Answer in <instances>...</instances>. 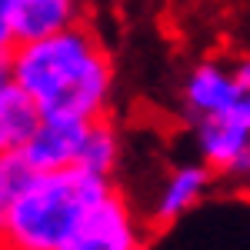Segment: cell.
Returning <instances> with one entry per match:
<instances>
[{"mask_svg":"<svg viewBox=\"0 0 250 250\" xmlns=\"http://www.w3.org/2000/svg\"><path fill=\"white\" fill-rule=\"evenodd\" d=\"M14 77L17 87L40 104L43 117L97 120L107 117L114 97V60L83 23L54 37L17 43Z\"/></svg>","mask_w":250,"mask_h":250,"instance_id":"6da1fadb","label":"cell"},{"mask_svg":"<svg viewBox=\"0 0 250 250\" xmlns=\"http://www.w3.org/2000/svg\"><path fill=\"white\" fill-rule=\"evenodd\" d=\"M110 190L114 184L107 177L83 167L34 173L0 227V250H70L87 217Z\"/></svg>","mask_w":250,"mask_h":250,"instance_id":"7a4b0ae2","label":"cell"},{"mask_svg":"<svg viewBox=\"0 0 250 250\" xmlns=\"http://www.w3.org/2000/svg\"><path fill=\"white\" fill-rule=\"evenodd\" d=\"M197 154L213 173L250 180V127L237 114L210 117L193 124Z\"/></svg>","mask_w":250,"mask_h":250,"instance_id":"3957f363","label":"cell"},{"mask_svg":"<svg viewBox=\"0 0 250 250\" xmlns=\"http://www.w3.org/2000/svg\"><path fill=\"white\" fill-rule=\"evenodd\" d=\"M244 100V87L233 77V67L224 63H197L184 80V110L190 120H210V117L237 114Z\"/></svg>","mask_w":250,"mask_h":250,"instance_id":"277c9868","label":"cell"},{"mask_svg":"<svg viewBox=\"0 0 250 250\" xmlns=\"http://www.w3.org/2000/svg\"><path fill=\"white\" fill-rule=\"evenodd\" d=\"M70 250H144V237L127 197L120 190L107 193L87 217L77 244Z\"/></svg>","mask_w":250,"mask_h":250,"instance_id":"5b68a950","label":"cell"},{"mask_svg":"<svg viewBox=\"0 0 250 250\" xmlns=\"http://www.w3.org/2000/svg\"><path fill=\"white\" fill-rule=\"evenodd\" d=\"M90 130V120H70V117H43L37 134L23 147V157L37 173L77 167L83 140Z\"/></svg>","mask_w":250,"mask_h":250,"instance_id":"8992f818","label":"cell"},{"mask_svg":"<svg viewBox=\"0 0 250 250\" xmlns=\"http://www.w3.org/2000/svg\"><path fill=\"white\" fill-rule=\"evenodd\" d=\"M210 167L200 160V164H180V167H173L167 177H164V184H160V190H157V200H154V217L157 224H173L177 217H184V213L197 207L200 204V197L207 193L210 187Z\"/></svg>","mask_w":250,"mask_h":250,"instance_id":"52a82bcc","label":"cell"},{"mask_svg":"<svg viewBox=\"0 0 250 250\" xmlns=\"http://www.w3.org/2000/svg\"><path fill=\"white\" fill-rule=\"evenodd\" d=\"M40 120L43 110L23 87L14 83L7 94H0V154H23Z\"/></svg>","mask_w":250,"mask_h":250,"instance_id":"ba28073f","label":"cell"},{"mask_svg":"<svg viewBox=\"0 0 250 250\" xmlns=\"http://www.w3.org/2000/svg\"><path fill=\"white\" fill-rule=\"evenodd\" d=\"M77 23V0H17V40L54 37Z\"/></svg>","mask_w":250,"mask_h":250,"instance_id":"9c48e42d","label":"cell"},{"mask_svg":"<svg viewBox=\"0 0 250 250\" xmlns=\"http://www.w3.org/2000/svg\"><path fill=\"white\" fill-rule=\"evenodd\" d=\"M117 164H120V134H117V127L107 117H97V120H90V130H87L77 167L110 180Z\"/></svg>","mask_w":250,"mask_h":250,"instance_id":"30bf717a","label":"cell"},{"mask_svg":"<svg viewBox=\"0 0 250 250\" xmlns=\"http://www.w3.org/2000/svg\"><path fill=\"white\" fill-rule=\"evenodd\" d=\"M34 167L23 154H0V227L7 224V217L20 200V193L30 187L34 180Z\"/></svg>","mask_w":250,"mask_h":250,"instance_id":"8fae6325","label":"cell"},{"mask_svg":"<svg viewBox=\"0 0 250 250\" xmlns=\"http://www.w3.org/2000/svg\"><path fill=\"white\" fill-rule=\"evenodd\" d=\"M17 0H0V50H17Z\"/></svg>","mask_w":250,"mask_h":250,"instance_id":"7c38bea8","label":"cell"},{"mask_svg":"<svg viewBox=\"0 0 250 250\" xmlns=\"http://www.w3.org/2000/svg\"><path fill=\"white\" fill-rule=\"evenodd\" d=\"M17 83L14 77V50H0V94H7Z\"/></svg>","mask_w":250,"mask_h":250,"instance_id":"4fadbf2b","label":"cell"},{"mask_svg":"<svg viewBox=\"0 0 250 250\" xmlns=\"http://www.w3.org/2000/svg\"><path fill=\"white\" fill-rule=\"evenodd\" d=\"M233 77L240 80V87H244V94H247L250 90V57H244V60L233 63Z\"/></svg>","mask_w":250,"mask_h":250,"instance_id":"5bb4252c","label":"cell"},{"mask_svg":"<svg viewBox=\"0 0 250 250\" xmlns=\"http://www.w3.org/2000/svg\"><path fill=\"white\" fill-rule=\"evenodd\" d=\"M237 117H240V120H244V124L250 127V90L244 94V100H240V107H237Z\"/></svg>","mask_w":250,"mask_h":250,"instance_id":"9a60e30c","label":"cell"}]
</instances>
